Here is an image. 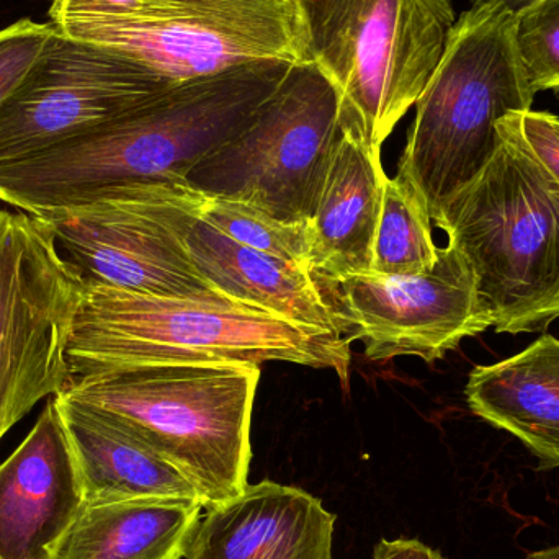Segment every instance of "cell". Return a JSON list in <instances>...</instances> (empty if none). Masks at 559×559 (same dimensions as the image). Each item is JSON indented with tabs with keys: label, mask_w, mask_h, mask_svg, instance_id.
I'll return each mask as SVG.
<instances>
[{
	"label": "cell",
	"mask_w": 559,
	"mask_h": 559,
	"mask_svg": "<svg viewBox=\"0 0 559 559\" xmlns=\"http://www.w3.org/2000/svg\"><path fill=\"white\" fill-rule=\"evenodd\" d=\"M190 258L226 298L271 312L309 331L342 335L308 269L226 238L202 219L187 236Z\"/></svg>",
	"instance_id": "18"
},
{
	"label": "cell",
	"mask_w": 559,
	"mask_h": 559,
	"mask_svg": "<svg viewBox=\"0 0 559 559\" xmlns=\"http://www.w3.org/2000/svg\"><path fill=\"white\" fill-rule=\"evenodd\" d=\"M388 176L381 151L342 130L314 216L308 223V271L319 282L371 274Z\"/></svg>",
	"instance_id": "15"
},
{
	"label": "cell",
	"mask_w": 559,
	"mask_h": 559,
	"mask_svg": "<svg viewBox=\"0 0 559 559\" xmlns=\"http://www.w3.org/2000/svg\"><path fill=\"white\" fill-rule=\"evenodd\" d=\"M341 97L316 62H298L231 140L203 157L187 182L209 197L308 225L337 146Z\"/></svg>",
	"instance_id": "8"
},
{
	"label": "cell",
	"mask_w": 559,
	"mask_h": 559,
	"mask_svg": "<svg viewBox=\"0 0 559 559\" xmlns=\"http://www.w3.org/2000/svg\"><path fill=\"white\" fill-rule=\"evenodd\" d=\"M522 136L559 183V117L547 111L518 114Z\"/></svg>",
	"instance_id": "24"
},
{
	"label": "cell",
	"mask_w": 559,
	"mask_h": 559,
	"mask_svg": "<svg viewBox=\"0 0 559 559\" xmlns=\"http://www.w3.org/2000/svg\"><path fill=\"white\" fill-rule=\"evenodd\" d=\"M514 36L535 94L559 88V0H537L515 13Z\"/></svg>",
	"instance_id": "22"
},
{
	"label": "cell",
	"mask_w": 559,
	"mask_h": 559,
	"mask_svg": "<svg viewBox=\"0 0 559 559\" xmlns=\"http://www.w3.org/2000/svg\"><path fill=\"white\" fill-rule=\"evenodd\" d=\"M205 203V193L189 182L128 183L33 216L48 226L59 258L82 286L236 302L197 269L187 248Z\"/></svg>",
	"instance_id": "7"
},
{
	"label": "cell",
	"mask_w": 559,
	"mask_h": 559,
	"mask_svg": "<svg viewBox=\"0 0 559 559\" xmlns=\"http://www.w3.org/2000/svg\"><path fill=\"white\" fill-rule=\"evenodd\" d=\"M85 506L78 459L52 396L0 463V559H55Z\"/></svg>",
	"instance_id": "13"
},
{
	"label": "cell",
	"mask_w": 559,
	"mask_h": 559,
	"mask_svg": "<svg viewBox=\"0 0 559 559\" xmlns=\"http://www.w3.org/2000/svg\"><path fill=\"white\" fill-rule=\"evenodd\" d=\"M205 509L186 559H334L335 515L305 489L264 479Z\"/></svg>",
	"instance_id": "14"
},
{
	"label": "cell",
	"mask_w": 559,
	"mask_h": 559,
	"mask_svg": "<svg viewBox=\"0 0 559 559\" xmlns=\"http://www.w3.org/2000/svg\"><path fill=\"white\" fill-rule=\"evenodd\" d=\"M200 219L238 245L308 269V225H288L246 203L209 195Z\"/></svg>",
	"instance_id": "21"
},
{
	"label": "cell",
	"mask_w": 559,
	"mask_h": 559,
	"mask_svg": "<svg viewBox=\"0 0 559 559\" xmlns=\"http://www.w3.org/2000/svg\"><path fill=\"white\" fill-rule=\"evenodd\" d=\"M498 128L491 163L433 223L475 272L496 332L542 331L558 318L559 183L522 136L518 114Z\"/></svg>",
	"instance_id": "4"
},
{
	"label": "cell",
	"mask_w": 559,
	"mask_h": 559,
	"mask_svg": "<svg viewBox=\"0 0 559 559\" xmlns=\"http://www.w3.org/2000/svg\"><path fill=\"white\" fill-rule=\"evenodd\" d=\"M524 559H559V545L558 547L544 548V550L528 554Z\"/></svg>",
	"instance_id": "27"
},
{
	"label": "cell",
	"mask_w": 559,
	"mask_h": 559,
	"mask_svg": "<svg viewBox=\"0 0 559 559\" xmlns=\"http://www.w3.org/2000/svg\"><path fill=\"white\" fill-rule=\"evenodd\" d=\"M261 365H128L71 378L62 396L94 407L183 473L206 508L249 485Z\"/></svg>",
	"instance_id": "3"
},
{
	"label": "cell",
	"mask_w": 559,
	"mask_h": 559,
	"mask_svg": "<svg viewBox=\"0 0 559 559\" xmlns=\"http://www.w3.org/2000/svg\"><path fill=\"white\" fill-rule=\"evenodd\" d=\"M371 559H445L436 548L414 540V538H397V540H380L374 545Z\"/></svg>",
	"instance_id": "25"
},
{
	"label": "cell",
	"mask_w": 559,
	"mask_h": 559,
	"mask_svg": "<svg viewBox=\"0 0 559 559\" xmlns=\"http://www.w3.org/2000/svg\"><path fill=\"white\" fill-rule=\"evenodd\" d=\"M535 95L515 46L514 13L469 7L416 102L397 169L426 202L432 223L498 153L499 121L532 110Z\"/></svg>",
	"instance_id": "5"
},
{
	"label": "cell",
	"mask_w": 559,
	"mask_h": 559,
	"mask_svg": "<svg viewBox=\"0 0 559 559\" xmlns=\"http://www.w3.org/2000/svg\"><path fill=\"white\" fill-rule=\"evenodd\" d=\"M318 282L342 337L361 341L371 361L414 355L433 364L465 338L495 328L475 272L456 246L439 249L432 271L420 275H354Z\"/></svg>",
	"instance_id": "12"
},
{
	"label": "cell",
	"mask_w": 559,
	"mask_h": 559,
	"mask_svg": "<svg viewBox=\"0 0 559 559\" xmlns=\"http://www.w3.org/2000/svg\"><path fill=\"white\" fill-rule=\"evenodd\" d=\"M203 506L124 501L87 504L55 559H182Z\"/></svg>",
	"instance_id": "19"
},
{
	"label": "cell",
	"mask_w": 559,
	"mask_h": 559,
	"mask_svg": "<svg viewBox=\"0 0 559 559\" xmlns=\"http://www.w3.org/2000/svg\"><path fill=\"white\" fill-rule=\"evenodd\" d=\"M309 59L341 97L338 124L381 151L419 100L456 23L453 0H296Z\"/></svg>",
	"instance_id": "6"
},
{
	"label": "cell",
	"mask_w": 559,
	"mask_h": 559,
	"mask_svg": "<svg viewBox=\"0 0 559 559\" xmlns=\"http://www.w3.org/2000/svg\"><path fill=\"white\" fill-rule=\"evenodd\" d=\"M55 29L52 23L29 19L0 29V105L22 84Z\"/></svg>",
	"instance_id": "23"
},
{
	"label": "cell",
	"mask_w": 559,
	"mask_h": 559,
	"mask_svg": "<svg viewBox=\"0 0 559 559\" xmlns=\"http://www.w3.org/2000/svg\"><path fill=\"white\" fill-rule=\"evenodd\" d=\"M432 219L417 190L396 174L388 177L371 258V274L420 275L439 259Z\"/></svg>",
	"instance_id": "20"
},
{
	"label": "cell",
	"mask_w": 559,
	"mask_h": 559,
	"mask_svg": "<svg viewBox=\"0 0 559 559\" xmlns=\"http://www.w3.org/2000/svg\"><path fill=\"white\" fill-rule=\"evenodd\" d=\"M292 66L254 62L179 82L121 117L0 167V202L39 215L110 187L187 182L203 157L248 124Z\"/></svg>",
	"instance_id": "1"
},
{
	"label": "cell",
	"mask_w": 559,
	"mask_h": 559,
	"mask_svg": "<svg viewBox=\"0 0 559 559\" xmlns=\"http://www.w3.org/2000/svg\"><path fill=\"white\" fill-rule=\"evenodd\" d=\"M71 378L128 365L286 361L348 381L350 342L242 302L84 286L68 344Z\"/></svg>",
	"instance_id": "2"
},
{
	"label": "cell",
	"mask_w": 559,
	"mask_h": 559,
	"mask_svg": "<svg viewBox=\"0 0 559 559\" xmlns=\"http://www.w3.org/2000/svg\"><path fill=\"white\" fill-rule=\"evenodd\" d=\"M82 289L43 219L0 210V440L71 381L68 344Z\"/></svg>",
	"instance_id": "10"
},
{
	"label": "cell",
	"mask_w": 559,
	"mask_h": 559,
	"mask_svg": "<svg viewBox=\"0 0 559 559\" xmlns=\"http://www.w3.org/2000/svg\"><path fill=\"white\" fill-rule=\"evenodd\" d=\"M558 318H559V308H558Z\"/></svg>",
	"instance_id": "28"
},
{
	"label": "cell",
	"mask_w": 559,
	"mask_h": 559,
	"mask_svg": "<svg viewBox=\"0 0 559 559\" xmlns=\"http://www.w3.org/2000/svg\"><path fill=\"white\" fill-rule=\"evenodd\" d=\"M174 85L123 52L56 28L22 84L0 105V167L121 117Z\"/></svg>",
	"instance_id": "11"
},
{
	"label": "cell",
	"mask_w": 559,
	"mask_h": 559,
	"mask_svg": "<svg viewBox=\"0 0 559 559\" xmlns=\"http://www.w3.org/2000/svg\"><path fill=\"white\" fill-rule=\"evenodd\" d=\"M465 396L473 414L518 437L540 472L559 468V338L544 334L514 357L473 368Z\"/></svg>",
	"instance_id": "17"
},
{
	"label": "cell",
	"mask_w": 559,
	"mask_h": 559,
	"mask_svg": "<svg viewBox=\"0 0 559 559\" xmlns=\"http://www.w3.org/2000/svg\"><path fill=\"white\" fill-rule=\"evenodd\" d=\"M535 2L537 0H472V7L501 5L515 15V13L522 12V10L527 9V7Z\"/></svg>",
	"instance_id": "26"
},
{
	"label": "cell",
	"mask_w": 559,
	"mask_h": 559,
	"mask_svg": "<svg viewBox=\"0 0 559 559\" xmlns=\"http://www.w3.org/2000/svg\"><path fill=\"white\" fill-rule=\"evenodd\" d=\"M52 25L123 52L177 84L254 62L311 61L296 0H141L124 12L69 16Z\"/></svg>",
	"instance_id": "9"
},
{
	"label": "cell",
	"mask_w": 559,
	"mask_h": 559,
	"mask_svg": "<svg viewBox=\"0 0 559 559\" xmlns=\"http://www.w3.org/2000/svg\"><path fill=\"white\" fill-rule=\"evenodd\" d=\"M78 459L87 504L187 502L206 508L200 489L102 411L56 394Z\"/></svg>",
	"instance_id": "16"
}]
</instances>
